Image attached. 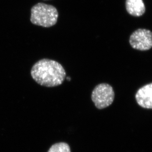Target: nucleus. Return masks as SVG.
Instances as JSON below:
<instances>
[{
	"mask_svg": "<svg viewBox=\"0 0 152 152\" xmlns=\"http://www.w3.org/2000/svg\"><path fill=\"white\" fill-rule=\"evenodd\" d=\"M31 75L42 86L51 88L61 85L66 77V71L61 64L54 60L44 58L32 66Z\"/></svg>",
	"mask_w": 152,
	"mask_h": 152,
	"instance_id": "1",
	"label": "nucleus"
},
{
	"mask_svg": "<svg viewBox=\"0 0 152 152\" xmlns=\"http://www.w3.org/2000/svg\"><path fill=\"white\" fill-rule=\"evenodd\" d=\"M58 18L57 9L50 4L39 3L31 8L30 21L34 25L50 27L56 25Z\"/></svg>",
	"mask_w": 152,
	"mask_h": 152,
	"instance_id": "2",
	"label": "nucleus"
},
{
	"mask_svg": "<svg viewBox=\"0 0 152 152\" xmlns=\"http://www.w3.org/2000/svg\"><path fill=\"white\" fill-rule=\"evenodd\" d=\"M115 92L111 86L108 83H100L92 91L91 100L98 109L109 107L113 103Z\"/></svg>",
	"mask_w": 152,
	"mask_h": 152,
	"instance_id": "3",
	"label": "nucleus"
},
{
	"mask_svg": "<svg viewBox=\"0 0 152 152\" xmlns=\"http://www.w3.org/2000/svg\"><path fill=\"white\" fill-rule=\"evenodd\" d=\"M129 43L132 48L146 51L152 48V32L149 30L138 29L130 36Z\"/></svg>",
	"mask_w": 152,
	"mask_h": 152,
	"instance_id": "4",
	"label": "nucleus"
},
{
	"mask_svg": "<svg viewBox=\"0 0 152 152\" xmlns=\"http://www.w3.org/2000/svg\"><path fill=\"white\" fill-rule=\"evenodd\" d=\"M138 104L144 108L152 109V83L142 86L135 95Z\"/></svg>",
	"mask_w": 152,
	"mask_h": 152,
	"instance_id": "5",
	"label": "nucleus"
},
{
	"mask_svg": "<svg viewBox=\"0 0 152 152\" xmlns=\"http://www.w3.org/2000/svg\"><path fill=\"white\" fill-rule=\"evenodd\" d=\"M126 7L128 13L136 17L142 16L146 10L142 0H126Z\"/></svg>",
	"mask_w": 152,
	"mask_h": 152,
	"instance_id": "6",
	"label": "nucleus"
},
{
	"mask_svg": "<svg viewBox=\"0 0 152 152\" xmlns=\"http://www.w3.org/2000/svg\"><path fill=\"white\" fill-rule=\"evenodd\" d=\"M48 152H71V150L67 144L58 143L52 146Z\"/></svg>",
	"mask_w": 152,
	"mask_h": 152,
	"instance_id": "7",
	"label": "nucleus"
}]
</instances>
